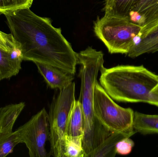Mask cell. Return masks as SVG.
<instances>
[{
	"mask_svg": "<svg viewBox=\"0 0 158 157\" xmlns=\"http://www.w3.org/2000/svg\"><path fill=\"white\" fill-rule=\"evenodd\" d=\"M22 61L21 51L12 34L0 31V81L17 75Z\"/></svg>",
	"mask_w": 158,
	"mask_h": 157,
	"instance_id": "cell-9",
	"label": "cell"
},
{
	"mask_svg": "<svg viewBox=\"0 0 158 157\" xmlns=\"http://www.w3.org/2000/svg\"><path fill=\"white\" fill-rule=\"evenodd\" d=\"M33 0H0V14L24 8H30Z\"/></svg>",
	"mask_w": 158,
	"mask_h": 157,
	"instance_id": "cell-17",
	"label": "cell"
},
{
	"mask_svg": "<svg viewBox=\"0 0 158 157\" xmlns=\"http://www.w3.org/2000/svg\"><path fill=\"white\" fill-rule=\"evenodd\" d=\"M105 15L128 18L146 30L158 25V0H105Z\"/></svg>",
	"mask_w": 158,
	"mask_h": 157,
	"instance_id": "cell-7",
	"label": "cell"
},
{
	"mask_svg": "<svg viewBox=\"0 0 158 157\" xmlns=\"http://www.w3.org/2000/svg\"><path fill=\"white\" fill-rule=\"evenodd\" d=\"M83 133L84 119L81 105L79 100H76L69 112L65 136H80L83 138Z\"/></svg>",
	"mask_w": 158,
	"mask_h": 157,
	"instance_id": "cell-13",
	"label": "cell"
},
{
	"mask_svg": "<svg viewBox=\"0 0 158 157\" xmlns=\"http://www.w3.org/2000/svg\"><path fill=\"white\" fill-rule=\"evenodd\" d=\"M95 34L106 45L110 53L127 55L141 41L142 28L129 18L105 15L94 23Z\"/></svg>",
	"mask_w": 158,
	"mask_h": 157,
	"instance_id": "cell-4",
	"label": "cell"
},
{
	"mask_svg": "<svg viewBox=\"0 0 158 157\" xmlns=\"http://www.w3.org/2000/svg\"><path fill=\"white\" fill-rule=\"evenodd\" d=\"M34 63L47 85L52 89H63L73 82L74 79L75 75L62 69L40 63Z\"/></svg>",
	"mask_w": 158,
	"mask_h": 157,
	"instance_id": "cell-10",
	"label": "cell"
},
{
	"mask_svg": "<svg viewBox=\"0 0 158 157\" xmlns=\"http://www.w3.org/2000/svg\"><path fill=\"white\" fill-rule=\"evenodd\" d=\"M94 109L98 120L111 133L133 128L134 111L115 103L98 82L94 91Z\"/></svg>",
	"mask_w": 158,
	"mask_h": 157,
	"instance_id": "cell-6",
	"label": "cell"
},
{
	"mask_svg": "<svg viewBox=\"0 0 158 157\" xmlns=\"http://www.w3.org/2000/svg\"><path fill=\"white\" fill-rule=\"evenodd\" d=\"M20 143L16 131L10 133L0 132V157H5L12 154L16 146Z\"/></svg>",
	"mask_w": 158,
	"mask_h": 157,
	"instance_id": "cell-15",
	"label": "cell"
},
{
	"mask_svg": "<svg viewBox=\"0 0 158 157\" xmlns=\"http://www.w3.org/2000/svg\"><path fill=\"white\" fill-rule=\"evenodd\" d=\"M100 73V85L114 100L158 107V75L143 65L104 67Z\"/></svg>",
	"mask_w": 158,
	"mask_h": 157,
	"instance_id": "cell-2",
	"label": "cell"
},
{
	"mask_svg": "<svg viewBox=\"0 0 158 157\" xmlns=\"http://www.w3.org/2000/svg\"><path fill=\"white\" fill-rule=\"evenodd\" d=\"M75 88V83L72 82L60 89L50 107V155L55 157H65L66 129L69 112L76 100Z\"/></svg>",
	"mask_w": 158,
	"mask_h": 157,
	"instance_id": "cell-5",
	"label": "cell"
},
{
	"mask_svg": "<svg viewBox=\"0 0 158 157\" xmlns=\"http://www.w3.org/2000/svg\"><path fill=\"white\" fill-rule=\"evenodd\" d=\"M134 145V142L130 139V137L124 138L118 142L116 144V153L122 155H129L131 152Z\"/></svg>",
	"mask_w": 158,
	"mask_h": 157,
	"instance_id": "cell-18",
	"label": "cell"
},
{
	"mask_svg": "<svg viewBox=\"0 0 158 157\" xmlns=\"http://www.w3.org/2000/svg\"><path fill=\"white\" fill-rule=\"evenodd\" d=\"M5 16L23 61L52 65L75 74L78 53L50 18L37 15L28 7Z\"/></svg>",
	"mask_w": 158,
	"mask_h": 157,
	"instance_id": "cell-1",
	"label": "cell"
},
{
	"mask_svg": "<svg viewBox=\"0 0 158 157\" xmlns=\"http://www.w3.org/2000/svg\"><path fill=\"white\" fill-rule=\"evenodd\" d=\"M25 106V102H21L0 108V132H13L14 124Z\"/></svg>",
	"mask_w": 158,
	"mask_h": 157,
	"instance_id": "cell-12",
	"label": "cell"
},
{
	"mask_svg": "<svg viewBox=\"0 0 158 157\" xmlns=\"http://www.w3.org/2000/svg\"><path fill=\"white\" fill-rule=\"evenodd\" d=\"M104 54L88 47L78 53V64L81 65V79L79 101L81 105L84 119L82 146L85 157L112 133L105 128L95 115L94 95L98 73L104 66Z\"/></svg>",
	"mask_w": 158,
	"mask_h": 157,
	"instance_id": "cell-3",
	"label": "cell"
},
{
	"mask_svg": "<svg viewBox=\"0 0 158 157\" xmlns=\"http://www.w3.org/2000/svg\"><path fill=\"white\" fill-rule=\"evenodd\" d=\"M82 138L65 136V157H85Z\"/></svg>",
	"mask_w": 158,
	"mask_h": 157,
	"instance_id": "cell-16",
	"label": "cell"
},
{
	"mask_svg": "<svg viewBox=\"0 0 158 157\" xmlns=\"http://www.w3.org/2000/svg\"><path fill=\"white\" fill-rule=\"evenodd\" d=\"M20 143L26 144L31 157H48L51 155L45 149L47 141H50L49 115L44 108L25 124L16 130Z\"/></svg>",
	"mask_w": 158,
	"mask_h": 157,
	"instance_id": "cell-8",
	"label": "cell"
},
{
	"mask_svg": "<svg viewBox=\"0 0 158 157\" xmlns=\"http://www.w3.org/2000/svg\"><path fill=\"white\" fill-rule=\"evenodd\" d=\"M136 133L134 128L123 131L112 132L87 157H114L117 154L116 146L117 143L124 138L131 137Z\"/></svg>",
	"mask_w": 158,
	"mask_h": 157,
	"instance_id": "cell-11",
	"label": "cell"
},
{
	"mask_svg": "<svg viewBox=\"0 0 158 157\" xmlns=\"http://www.w3.org/2000/svg\"><path fill=\"white\" fill-rule=\"evenodd\" d=\"M133 127L142 134H158V115H148L134 112Z\"/></svg>",
	"mask_w": 158,
	"mask_h": 157,
	"instance_id": "cell-14",
	"label": "cell"
}]
</instances>
